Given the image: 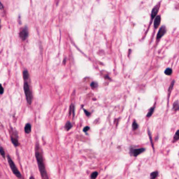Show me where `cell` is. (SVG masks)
I'll list each match as a JSON object with an SVG mask.
<instances>
[{"instance_id":"obj_1","label":"cell","mask_w":179,"mask_h":179,"mask_svg":"<svg viewBox=\"0 0 179 179\" xmlns=\"http://www.w3.org/2000/svg\"><path fill=\"white\" fill-rule=\"evenodd\" d=\"M40 150L41 149H40L38 145L36 146L35 156L37 161L38 168L39 170L40 173H41L42 178L43 179H48L47 174L46 173L45 167V165L44 163L43 156L41 153V151Z\"/></svg>"},{"instance_id":"obj_2","label":"cell","mask_w":179,"mask_h":179,"mask_svg":"<svg viewBox=\"0 0 179 179\" xmlns=\"http://www.w3.org/2000/svg\"><path fill=\"white\" fill-rule=\"evenodd\" d=\"M24 90L25 95V96L26 98V100H27V101H28V104L30 105L32 101L33 96H32V91H31V90L30 89L29 84L27 82H24Z\"/></svg>"},{"instance_id":"obj_3","label":"cell","mask_w":179,"mask_h":179,"mask_svg":"<svg viewBox=\"0 0 179 179\" xmlns=\"http://www.w3.org/2000/svg\"><path fill=\"white\" fill-rule=\"evenodd\" d=\"M7 157L8 164H9V165H10V168L12 169V170L13 173H14L18 178H20V179L22 178L21 173L19 171V170H18L17 168H16L15 164H14V162L10 158V156H9L8 155H7Z\"/></svg>"},{"instance_id":"obj_4","label":"cell","mask_w":179,"mask_h":179,"mask_svg":"<svg viewBox=\"0 0 179 179\" xmlns=\"http://www.w3.org/2000/svg\"><path fill=\"white\" fill-rule=\"evenodd\" d=\"M28 36H29L28 29L26 26H25L24 28H23L21 30V32L20 33V37L22 40H23V41H25V40L28 38Z\"/></svg>"},{"instance_id":"obj_5","label":"cell","mask_w":179,"mask_h":179,"mask_svg":"<svg viewBox=\"0 0 179 179\" xmlns=\"http://www.w3.org/2000/svg\"><path fill=\"white\" fill-rule=\"evenodd\" d=\"M145 151V148H140V149H133L131 151V153L132 155L135 156H137L138 155H139L141 153L144 152Z\"/></svg>"},{"instance_id":"obj_6","label":"cell","mask_w":179,"mask_h":179,"mask_svg":"<svg viewBox=\"0 0 179 179\" xmlns=\"http://www.w3.org/2000/svg\"><path fill=\"white\" fill-rule=\"evenodd\" d=\"M166 31H167L166 29H165L164 26H162V28H161L159 30L157 36H156V38H157L158 39L161 38V37H162L164 35V34L166 33Z\"/></svg>"},{"instance_id":"obj_7","label":"cell","mask_w":179,"mask_h":179,"mask_svg":"<svg viewBox=\"0 0 179 179\" xmlns=\"http://www.w3.org/2000/svg\"><path fill=\"white\" fill-rule=\"evenodd\" d=\"M161 22V17L160 16H158L155 18L154 22V26L155 29H157L159 26Z\"/></svg>"},{"instance_id":"obj_8","label":"cell","mask_w":179,"mask_h":179,"mask_svg":"<svg viewBox=\"0 0 179 179\" xmlns=\"http://www.w3.org/2000/svg\"><path fill=\"white\" fill-rule=\"evenodd\" d=\"M24 130L25 133L29 134L30 131H31V125L30 123H27L25 126V128H24Z\"/></svg>"},{"instance_id":"obj_9","label":"cell","mask_w":179,"mask_h":179,"mask_svg":"<svg viewBox=\"0 0 179 179\" xmlns=\"http://www.w3.org/2000/svg\"><path fill=\"white\" fill-rule=\"evenodd\" d=\"M11 140H12V143H13V144L14 145L15 147L19 146V141H18V139H17L16 138L12 137H11Z\"/></svg>"},{"instance_id":"obj_10","label":"cell","mask_w":179,"mask_h":179,"mask_svg":"<svg viewBox=\"0 0 179 179\" xmlns=\"http://www.w3.org/2000/svg\"><path fill=\"white\" fill-rule=\"evenodd\" d=\"M158 12V9L157 8L155 7L153 9V10H152V13H151V19H154L155 16H156V15L157 14Z\"/></svg>"},{"instance_id":"obj_11","label":"cell","mask_w":179,"mask_h":179,"mask_svg":"<svg viewBox=\"0 0 179 179\" xmlns=\"http://www.w3.org/2000/svg\"><path fill=\"white\" fill-rule=\"evenodd\" d=\"M72 127H73V126H72V124H71V122H69V121H68L65 124V129L66 130L68 131L71 128H72Z\"/></svg>"},{"instance_id":"obj_12","label":"cell","mask_w":179,"mask_h":179,"mask_svg":"<svg viewBox=\"0 0 179 179\" xmlns=\"http://www.w3.org/2000/svg\"><path fill=\"white\" fill-rule=\"evenodd\" d=\"M154 109H155V107L154 106V107H152V108L150 109L148 114V115H147V117L148 118L150 117L151 116H152V115L153 114V112H154Z\"/></svg>"},{"instance_id":"obj_13","label":"cell","mask_w":179,"mask_h":179,"mask_svg":"<svg viewBox=\"0 0 179 179\" xmlns=\"http://www.w3.org/2000/svg\"><path fill=\"white\" fill-rule=\"evenodd\" d=\"M23 78L24 80H27L29 78V74L28 71H27L26 70H25L23 71Z\"/></svg>"},{"instance_id":"obj_14","label":"cell","mask_w":179,"mask_h":179,"mask_svg":"<svg viewBox=\"0 0 179 179\" xmlns=\"http://www.w3.org/2000/svg\"><path fill=\"white\" fill-rule=\"evenodd\" d=\"M164 73H165V75H168V76L171 75L172 74V70L171 68H167L165 70Z\"/></svg>"},{"instance_id":"obj_15","label":"cell","mask_w":179,"mask_h":179,"mask_svg":"<svg viewBox=\"0 0 179 179\" xmlns=\"http://www.w3.org/2000/svg\"><path fill=\"white\" fill-rule=\"evenodd\" d=\"M173 109L175 110V111H177L179 109V104H178V101H176L173 104Z\"/></svg>"},{"instance_id":"obj_16","label":"cell","mask_w":179,"mask_h":179,"mask_svg":"<svg viewBox=\"0 0 179 179\" xmlns=\"http://www.w3.org/2000/svg\"><path fill=\"white\" fill-rule=\"evenodd\" d=\"M90 87L93 89H95L98 87V84L96 82H92L90 84Z\"/></svg>"},{"instance_id":"obj_17","label":"cell","mask_w":179,"mask_h":179,"mask_svg":"<svg viewBox=\"0 0 179 179\" xmlns=\"http://www.w3.org/2000/svg\"><path fill=\"white\" fill-rule=\"evenodd\" d=\"M158 176V172L155 171L153 172L151 174V179H155Z\"/></svg>"},{"instance_id":"obj_18","label":"cell","mask_w":179,"mask_h":179,"mask_svg":"<svg viewBox=\"0 0 179 179\" xmlns=\"http://www.w3.org/2000/svg\"><path fill=\"white\" fill-rule=\"evenodd\" d=\"M179 138V130H178L176 133L175 136L174 137V139H173V142H176L177 140H178Z\"/></svg>"},{"instance_id":"obj_19","label":"cell","mask_w":179,"mask_h":179,"mask_svg":"<svg viewBox=\"0 0 179 179\" xmlns=\"http://www.w3.org/2000/svg\"><path fill=\"white\" fill-rule=\"evenodd\" d=\"M0 154L3 156L4 158H5V151L2 147H0Z\"/></svg>"},{"instance_id":"obj_20","label":"cell","mask_w":179,"mask_h":179,"mask_svg":"<svg viewBox=\"0 0 179 179\" xmlns=\"http://www.w3.org/2000/svg\"><path fill=\"white\" fill-rule=\"evenodd\" d=\"M138 128V124L136 121H134L132 123V129L133 130H136Z\"/></svg>"},{"instance_id":"obj_21","label":"cell","mask_w":179,"mask_h":179,"mask_svg":"<svg viewBox=\"0 0 179 179\" xmlns=\"http://www.w3.org/2000/svg\"><path fill=\"white\" fill-rule=\"evenodd\" d=\"M98 173L97 172H94L91 174L90 178L91 179H95L98 176Z\"/></svg>"},{"instance_id":"obj_22","label":"cell","mask_w":179,"mask_h":179,"mask_svg":"<svg viewBox=\"0 0 179 179\" xmlns=\"http://www.w3.org/2000/svg\"><path fill=\"white\" fill-rule=\"evenodd\" d=\"M71 112H73V116H74V115H75V114H74V106L73 105H71V106H70V107L69 115H70V114H71Z\"/></svg>"},{"instance_id":"obj_23","label":"cell","mask_w":179,"mask_h":179,"mask_svg":"<svg viewBox=\"0 0 179 179\" xmlns=\"http://www.w3.org/2000/svg\"><path fill=\"white\" fill-rule=\"evenodd\" d=\"M174 82H175V81H174V80H173L172 82V83H171V84L170 85V87H169V90H168V91H169V92H170L171 91L172 89L173 88V86H174Z\"/></svg>"},{"instance_id":"obj_24","label":"cell","mask_w":179,"mask_h":179,"mask_svg":"<svg viewBox=\"0 0 179 179\" xmlns=\"http://www.w3.org/2000/svg\"><path fill=\"white\" fill-rule=\"evenodd\" d=\"M3 92H4V88L2 87V85L0 84V94L2 95V94L3 93Z\"/></svg>"},{"instance_id":"obj_25","label":"cell","mask_w":179,"mask_h":179,"mask_svg":"<svg viewBox=\"0 0 179 179\" xmlns=\"http://www.w3.org/2000/svg\"><path fill=\"white\" fill-rule=\"evenodd\" d=\"M89 129H90V128H89V127H88V126L85 127V128H84V129H83V131H84V132H86L87 131H88L89 130Z\"/></svg>"},{"instance_id":"obj_26","label":"cell","mask_w":179,"mask_h":179,"mask_svg":"<svg viewBox=\"0 0 179 179\" xmlns=\"http://www.w3.org/2000/svg\"><path fill=\"white\" fill-rule=\"evenodd\" d=\"M84 111H85V114H86V115H87V116H89V115H90V113H88V111H87L86 110H85V109H84Z\"/></svg>"},{"instance_id":"obj_27","label":"cell","mask_w":179,"mask_h":179,"mask_svg":"<svg viewBox=\"0 0 179 179\" xmlns=\"http://www.w3.org/2000/svg\"><path fill=\"white\" fill-rule=\"evenodd\" d=\"M0 23H1V22H0ZM0 29H1V26H0Z\"/></svg>"}]
</instances>
